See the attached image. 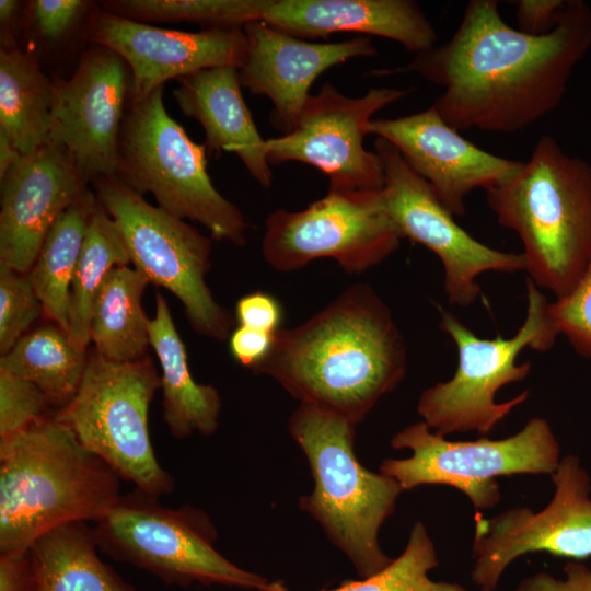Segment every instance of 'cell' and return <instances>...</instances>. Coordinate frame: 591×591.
I'll use <instances>...</instances> for the list:
<instances>
[{"label":"cell","mask_w":591,"mask_h":591,"mask_svg":"<svg viewBox=\"0 0 591 591\" xmlns=\"http://www.w3.org/2000/svg\"><path fill=\"white\" fill-rule=\"evenodd\" d=\"M235 316L241 326L276 334L281 328L283 311L274 296L255 291L237 301Z\"/></svg>","instance_id":"cell-36"},{"label":"cell","mask_w":591,"mask_h":591,"mask_svg":"<svg viewBox=\"0 0 591 591\" xmlns=\"http://www.w3.org/2000/svg\"><path fill=\"white\" fill-rule=\"evenodd\" d=\"M92 184L118 227L135 268L183 303L194 331L218 340L228 338L231 315L213 299L205 279L212 239L152 206L116 176L101 177Z\"/></svg>","instance_id":"cell-11"},{"label":"cell","mask_w":591,"mask_h":591,"mask_svg":"<svg viewBox=\"0 0 591 591\" xmlns=\"http://www.w3.org/2000/svg\"><path fill=\"white\" fill-rule=\"evenodd\" d=\"M94 8L85 0H33L26 4L27 19L36 35L48 43L66 38Z\"/></svg>","instance_id":"cell-35"},{"label":"cell","mask_w":591,"mask_h":591,"mask_svg":"<svg viewBox=\"0 0 591 591\" xmlns=\"http://www.w3.org/2000/svg\"><path fill=\"white\" fill-rule=\"evenodd\" d=\"M21 157L22 154L8 135L0 130V178L21 159Z\"/></svg>","instance_id":"cell-42"},{"label":"cell","mask_w":591,"mask_h":591,"mask_svg":"<svg viewBox=\"0 0 591 591\" xmlns=\"http://www.w3.org/2000/svg\"><path fill=\"white\" fill-rule=\"evenodd\" d=\"M391 447L412 452L405 459H385L379 467L403 491L422 485L450 486L464 494L476 512L491 509L500 501L497 477L552 475L561 459L559 442L542 417L531 418L510 437L472 441H450L421 420L396 432Z\"/></svg>","instance_id":"cell-10"},{"label":"cell","mask_w":591,"mask_h":591,"mask_svg":"<svg viewBox=\"0 0 591 591\" xmlns=\"http://www.w3.org/2000/svg\"><path fill=\"white\" fill-rule=\"evenodd\" d=\"M131 84L126 61L96 44L83 53L71 77L54 81L47 143L66 150L90 183L116 174Z\"/></svg>","instance_id":"cell-16"},{"label":"cell","mask_w":591,"mask_h":591,"mask_svg":"<svg viewBox=\"0 0 591 591\" xmlns=\"http://www.w3.org/2000/svg\"><path fill=\"white\" fill-rule=\"evenodd\" d=\"M526 299L525 318L509 338L478 337L456 315L440 309V328L455 344L457 367L451 379L427 387L418 398L417 413L433 432L443 437L471 431L487 434L528 399V390L507 402H497L496 394L529 376L531 363L518 362L524 349L547 351L559 333L549 302L530 279Z\"/></svg>","instance_id":"cell-7"},{"label":"cell","mask_w":591,"mask_h":591,"mask_svg":"<svg viewBox=\"0 0 591 591\" xmlns=\"http://www.w3.org/2000/svg\"><path fill=\"white\" fill-rule=\"evenodd\" d=\"M160 387L150 358L116 362L94 351L76 394L54 414L123 480L158 498L175 484L159 463L149 433V407Z\"/></svg>","instance_id":"cell-9"},{"label":"cell","mask_w":591,"mask_h":591,"mask_svg":"<svg viewBox=\"0 0 591 591\" xmlns=\"http://www.w3.org/2000/svg\"><path fill=\"white\" fill-rule=\"evenodd\" d=\"M246 53L239 69L242 86L273 103L270 123L291 132L310 97L314 81L327 69L352 58L372 57L376 49L369 37L338 43H312L281 32L264 20L244 27Z\"/></svg>","instance_id":"cell-20"},{"label":"cell","mask_w":591,"mask_h":591,"mask_svg":"<svg viewBox=\"0 0 591 591\" xmlns=\"http://www.w3.org/2000/svg\"><path fill=\"white\" fill-rule=\"evenodd\" d=\"M590 35L577 4L565 5L549 33L530 35L505 22L496 0H472L447 43L371 73L415 72L443 88L432 106L457 131L513 134L556 106Z\"/></svg>","instance_id":"cell-1"},{"label":"cell","mask_w":591,"mask_h":591,"mask_svg":"<svg viewBox=\"0 0 591 591\" xmlns=\"http://www.w3.org/2000/svg\"><path fill=\"white\" fill-rule=\"evenodd\" d=\"M55 85L18 46L0 49V130L22 155L47 144Z\"/></svg>","instance_id":"cell-26"},{"label":"cell","mask_w":591,"mask_h":591,"mask_svg":"<svg viewBox=\"0 0 591 591\" xmlns=\"http://www.w3.org/2000/svg\"><path fill=\"white\" fill-rule=\"evenodd\" d=\"M263 20L299 38L360 33L395 40L415 54L432 48L438 38L413 0H273Z\"/></svg>","instance_id":"cell-21"},{"label":"cell","mask_w":591,"mask_h":591,"mask_svg":"<svg viewBox=\"0 0 591 591\" xmlns=\"http://www.w3.org/2000/svg\"><path fill=\"white\" fill-rule=\"evenodd\" d=\"M410 91L370 89L360 97H350L324 83L310 95L291 132L266 140L269 164H310L328 176L333 189H382L379 157L363 143L367 127L376 112Z\"/></svg>","instance_id":"cell-15"},{"label":"cell","mask_w":591,"mask_h":591,"mask_svg":"<svg viewBox=\"0 0 591 591\" xmlns=\"http://www.w3.org/2000/svg\"><path fill=\"white\" fill-rule=\"evenodd\" d=\"M93 526H57L28 547L34 591H136L99 556Z\"/></svg>","instance_id":"cell-24"},{"label":"cell","mask_w":591,"mask_h":591,"mask_svg":"<svg viewBox=\"0 0 591 591\" xmlns=\"http://www.w3.org/2000/svg\"><path fill=\"white\" fill-rule=\"evenodd\" d=\"M129 263L120 231L96 196L70 290L68 336L78 349L85 351L91 341V311L101 286L113 268Z\"/></svg>","instance_id":"cell-29"},{"label":"cell","mask_w":591,"mask_h":591,"mask_svg":"<svg viewBox=\"0 0 591 591\" xmlns=\"http://www.w3.org/2000/svg\"><path fill=\"white\" fill-rule=\"evenodd\" d=\"M206 153L167 114L163 86L128 101L115 176L142 196L152 194L166 212L200 223L212 240L244 245L245 217L213 186Z\"/></svg>","instance_id":"cell-6"},{"label":"cell","mask_w":591,"mask_h":591,"mask_svg":"<svg viewBox=\"0 0 591 591\" xmlns=\"http://www.w3.org/2000/svg\"><path fill=\"white\" fill-rule=\"evenodd\" d=\"M44 311L30 273L0 263V351L7 354Z\"/></svg>","instance_id":"cell-32"},{"label":"cell","mask_w":591,"mask_h":591,"mask_svg":"<svg viewBox=\"0 0 591 591\" xmlns=\"http://www.w3.org/2000/svg\"><path fill=\"white\" fill-rule=\"evenodd\" d=\"M55 407L34 383L0 370V440L25 430Z\"/></svg>","instance_id":"cell-33"},{"label":"cell","mask_w":591,"mask_h":591,"mask_svg":"<svg viewBox=\"0 0 591 591\" xmlns=\"http://www.w3.org/2000/svg\"><path fill=\"white\" fill-rule=\"evenodd\" d=\"M275 334L239 325L229 336L232 357L243 367L255 369L268 356Z\"/></svg>","instance_id":"cell-39"},{"label":"cell","mask_w":591,"mask_h":591,"mask_svg":"<svg viewBox=\"0 0 591 591\" xmlns=\"http://www.w3.org/2000/svg\"><path fill=\"white\" fill-rule=\"evenodd\" d=\"M486 200L498 223L520 237L528 279L557 298L567 294L591 265V171L542 136Z\"/></svg>","instance_id":"cell-4"},{"label":"cell","mask_w":591,"mask_h":591,"mask_svg":"<svg viewBox=\"0 0 591 591\" xmlns=\"http://www.w3.org/2000/svg\"><path fill=\"white\" fill-rule=\"evenodd\" d=\"M551 477L554 495L540 511L513 507L489 519L476 512L471 579L479 591H496L511 563L529 553L575 561L591 557L589 473L577 455L567 454Z\"/></svg>","instance_id":"cell-13"},{"label":"cell","mask_w":591,"mask_h":591,"mask_svg":"<svg viewBox=\"0 0 591 591\" xmlns=\"http://www.w3.org/2000/svg\"><path fill=\"white\" fill-rule=\"evenodd\" d=\"M563 570L565 577L561 579L547 572L525 577L514 591H591V567L570 560Z\"/></svg>","instance_id":"cell-37"},{"label":"cell","mask_w":591,"mask_h":591,"mask_svg":"<svg viewBox=\"0 0 591 591\" xmlns=\"http://www.w3.org/2000/svg\"><path fill=\"white\" fill-rule=\"evenodd\" d=\"M374 152L383 172L386 209L403 239L421 244L440 259L450 304L463 308L474 304L480 294L477 278L485 273L524 270L521 253L493 248L462 229L431 186L391 142L376 138Z\"/></svg>","instance_id":"cell-14"},{"label":"cell","mask_w":591,"mask_h":591,"mask_svg":"<svg viewBox=\"0 0 591 591\" xmlns=\"http://www.w3.org/2000/svg\"><path fill=\"white\" fill-rule=\"evenodd\" d=\"M149 283L141 271L128 265L117 266L107 275L90 320V339L102 357L116 362L144 358L150 346V320L141 301Z\"/></svg>","instance_id":"cell-25"},{"label":"cell","mask_w":591,"mask_h":591,"mask_svg":"<svg viewBox=\"0 0 591 591\" xmlns=\"http://www.w3.org/2000/svg\"><path fill=\"white\" fill-rule=\"evenodd\" d=\"M149 332L150 346L162 369V416L170 433L177 440L194 432L213 434L219 426L220 394L215 386L197 383L192 376L185 345L167 301L159 291Z\"/></svg>","instance_id":"cell-23"},{"label":"cell","mask_w":591,"mask_h":591,"mask_svg":"<svg viewBox=\"0 0 591 591\" xmlns=\"http://www.w3.org/2000/svg\"><path fill=\"white\" fill-rule=\"evenodd\" d=\"M438 566L433 541L425 524L417 521L405 548L386 568L371 577L345 580L337 588L320 591H468L460 583L432 580L429 572ZM266 591L289 590L277 580L271 581Z\"/></svg>","instance_id":"cell-31"},{"label":"cell","mask_w":591,"mask_h":591,"mask_svg":"<svg viewBox=\"0 0 591 591\" xmlns=\"http://www.w3.org/2000/svg\"><path fill=\"white\" fill-rule=\"evenodd\" d=\"M121 480L54 415L0 440V553L66 523H94L119 500Z\"/></svg>","instance_id":"cell-3"},{"label":"cell","mask_w":591,"mask_h":591,"mask_svg":"<svg viewBox=\"0 0 591 591\" xmlns=\"http://www.w3.org/2000/svg\"><path fill=\"white\" fill-rule=\"evenodd\" d=\"M173 95L181 111L200 124L209 152L225 150L242 161L264 188L273 183L267 143L242 94L239 68L225 66L177 79Z\"/></svg>","instance_id":"cell-22"},{"label":"cell","mask_w":591,"mask_h":591,"mask_svg":"<svg viewBox=\"0 0 591 591\" xmlns=\"http://www.w3.org/2000/svg\"><path fill=\"white\" fill-rule=\"evenodd\" d=\"M85 31L91 44L109 48L128 65L132 76L130 102L146 97L170 79L217 67L240 69L246 53V36L240 27L170 30L102 8L90 14Z\"/></svg>","instance_id":"cell-17"},{"label":"cell","mask_w":591,"mask_h":591,"mask_svg":"<svg viewBox=\"0 0 591 591\" xmlns=\"http://www.w3.org/2000/svg\"><path fill=\"white\" fill-rule=\"evenodd\" d=\"M356 427L308 404H300L288 421L314 483L312 491L300 497L299 508L320 524L359 578H368L393 560L383 552L379 533L403 489L395 479L361 464L355 452Z\"/></svg>","instance_id":"cell-5"},{"label":"cell","mask_w":591,"mask_h":591,"mask_svg":"<svg viewBox=\"0 0 591 591\" xmlns=\"http://www.w3.org/2000/svg\"><path fill=\"white\" fill-rule=\"evenodd\" d=\"M22 2L18 0H0V38L1 47L18 46L15 34Z\"/></svg>","instance_id":"cell-41"},{"label":"cell","mask_w":591,"mask_h":591,"mask_svg":"<svg viewBox=\"0 0 591 591\" xmlns=\"http://www.w3.org/2000/svg\"><path fill=\"white\" fill-rule=\"evenodd\" d=\"M367 134L391 142L454 217L465 215L472 190L501 184L523 163L468 141L432 105L407 116L372 119Z\"/></svg>","instance_id":"cell-18"},{"label":"cell","mask_w":591,"mask_h":591,"mask_svg":"<svg viewBox=\"0 0 591 591\" xmlns=\"http://www.w3.org/2000/svg\"><path fill=\"white\" fill-rule=\"evenodd\" d=\"M60 327L44 326L23 335L0 358V370L38 386L57 409L76 394L88 358Z\"/></svg>","instance_id":"cell-28"},{"label":"cell","mask_w":591,"mask_h":591,"mask_svg":"<svg viewBox=\"0 0 591 591\" xmlns=\"http://www.w3.org/2000/svg\"><path fill=\"white\" fill-rule=\"evenodd\" d=\"M565 4L560 0H520L517 2L518 30L530 35H544L554 30Z\"/></svg>","instance_id":"cell-38"},{"label":"cell","mask_w":591,"mask_h":591,"mask_svg":"<svg viewBox=\"0 0 591 591\" xmlns=\"http://www.w3.org/2000/svg\"><path fill=\"white\" fill-rule=\"evenodd\" d=\"M549 314L558 333L591 357V265L567 294L549 302Z\"/></svg>","instance_id":"cell-34"},{"label":"cell","mask_w":591,"mask_h":591,"mask_svg":"<svg viewBox=\"0 0 591 591\" xmlns=\"http://www.w3.org/2000/svg\"><path fill=\"white\" fill-rule=\"evenodd\" d=\"M0 591H34L28 548L0 553Z\"/></svg>","instance_id":"cell-40"},{"label":"cell","mask_w":591,"mask_h":591,"mask_svg":"<svg viewBox=\"0 0 591 591\" xmlns=\"http://www.w3.org/2000/svg\"><path fill=\"white\" fill-rule=\"evenodd\" d=\"M406 370L407 346L390 306L358 282L302 324L281 327L252 371L277 381L300 404L358 425Z\"/></svg>","instance_id":"cell-2"},{"label":"cell","mask_w":591,"mask_h":591,"mask_svg":"<svg viewBox=\"0 0 591 591\" xmlns=\"http://www.w3.org/2000/svg\"><path fill=\"white\" fill-rule=\"evenodd\" d=\"M89 184L58 146L22 155L0 178V263L30 273L50 229Z\"/></svg>","instance_id":"cell-19"},{"label":"cell","mask_w":591,"mask_h":591,"mask_svg":"<svg viewBox=\"0 0 591 591\" xmlns=\"http://www.w3.org/2000/svg\"><path fill=\"white\" fill-rule=\"evenodd\" d=\"M403 239L382 189H333L300 211L277 209L265 220L262 252L278 271H294L318 258L361 274L391 256Z\"/></svg>","instance_id":"cell-12"},{"label":"cell","mask_w":591,"mask_h":591,"mask_svg":"<svg viewBox=\"0 0 591 591\" xmlns=\"http://www.w3.org/2000/svg\"><path fill=\"white\" fill-rule=\"evenodd\" d=\"M273 0H111L101 8L140 22H186L206 28H243L263 20Z\"/></svg>","instance_id":"cell-30"},{"label":"cell","mask_w":591,"mask_h":591,"mask_svg":"<svg viewBox=\"0 0 591 591\" xmlns=\"http://www.w3.org/2000/svg\"><path fill=\"white\" fill-rule=\"evenodd\" d=\"M92 526L102 553L167 584L266 591L271 582L217 551L218 531L205 510L188 503L166 507L136 487Z\"/></svg>","instance_id":"cell-8"},{"label":"cell","mask_w":591,"mask_h":591,"mask_svg":"<svg viewBox=\"0 0 591 591\" xmlns=\"http://www.w3.org/2000/svg\"><path fill=\"white\" fill-rule=\"evenodd\" d=\"M95 201L90 190L58 218L30 270L44 312L67 334L71 283Z\"/></svg>","instance_id":"cell-27"}]
</instances>
